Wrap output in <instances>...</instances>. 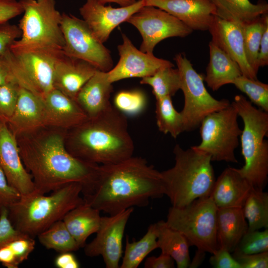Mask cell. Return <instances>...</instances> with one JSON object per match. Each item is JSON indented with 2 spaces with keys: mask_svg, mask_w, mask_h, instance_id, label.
Segmentation results:
<instances>
[{
  "mask_svg": "<svg viewBox=\"0 0 268 268\" xmlns=\"http://www.w3.org/2000/svg\"><path fill=\"white\" fill-rule=\"evenodd\" d=\"M164 195L161 172L140 157L99 165L94 185L84 201L110 215L134 206H147L150 199Z\"/></svg>",
  "mask_w": 268,
  "mask_h": 268,
  "instance_id": "7a4b0ae2",
  "label": "cell"
},
{
  "mask_svg": "<svg viewBox=\"0 0 268 268\" xmlns=\"http://www.w3.org/2000/svg\"><path fill=\"white\" fill-rule=\"evenodd\" d=\"M21 35V31L18 26L9 21L0 22V55L8 53L11 46Z\"/></svg>",
  "mask_w": 268,
  "mask_h": 268,
  "instance_id": "60d3db41",
  "label": "cell"
},
{
  "mask_svg": "<svg viewBox=\"0 0 268 268\" xmlns=\"http://www.w3.org/2000/svg\"><path fill=\"white\" fill-rule=\"evenodd\" d=\"M241 268H268V251L252 254L233 253Z\"/></svg>",
  "mask_w": 268,
  "mask_h": 268,
  "instance_id": "7bdbcfd3",
  "label": "cell"
},
{
  "mask_svg": "<svg viewBox=\"0 0 268 268\" xmlns=\"http://www.w3.org/2000/svg\"><path fill=\"white\" fill-rule=\"evenodd\" d=\"M114 103V107L125 115L135 116L145 108L146 98L141 91L123 90L116 94Z\"/></svg>",
  "mask_w": 268,
  "mask_h": 268,
  "instance_id": "74e56055",
  "label": "cell"
},
{
  "mask_svg": "<svg viewBox=\"0 0 268 268\" xmlns=\"http://www.w3.org/2000/svg\"><path fill=\"white\" fill-rule=\"evenodd\" d=\"M62 53L63 50L47 49L11 51L9 59L16 82L43 98L54 88L55 64Z\"/></svg>",
  "mask_w": 268,
  "mask_h": 268,
  "instance_id": "8fae6325",
  "label": "cell"
},
{
  "mask_svg": "<svg viewBox=\"0 0 268 268\" xmlns=\"http://www.w3.org/2000/svg\"><path fill=\"white\" fill-rule=\"evenodd\" d=\"M35 241L27 235L15 238L0 247V263L7 268H18L34 251Z\"/></svg>",
  "mask_w": 268,
  "mask_h": 268,
  "instance_id": "d590c367",
  "label": "cell"
},
{
  "mask_svg": "<svg viewBox=\"0 0 268 268\" xmlns=\"http://www.w3.org/2000/svg\"><path fill=\"white\" fill-rule=\"evenodd\" d=\"M145 6L159 8L182 21L193 30L206 31L215 15L209 0H143Z\"/></svg>",
  "mask_w": 268,
  "mask_h": 268,
  "instance_id": "d6986e66",
  "label": "cell"
},
{
  "mask_svg": "<svg viewBox=\"0 0 268 268\" xmlns=\"http://www.w3.org/2000/svg\"><path fill=\"white\" fill-rule=\"evenodd\" d=\"M24 235L17 230L11 223L8 217V209L2 210L0 212V247Z\"/></svg>",
  "mask_w": 268,
  "mask_h": 268,
  "instance_id": "ee69618b",
  "label": "cell"
},
{
  "mask_svg": "<svg viewBox=\"0 0 268 268\" xmlns=\"http://www.w3.org/2000/svg\"><path fill=\"white\" fill-rule=\"evenodd\" d=\"M10 52L0 55V86L11 81L17 82L11 66Z\"/></svg>",
  "mask_w": 268,
  "mask_h": 268,
  "instance_id": "7dc6e473",
  "label": "cell"
},
{
  "mask_svg": "<svg viewBox=\"0 0 268 268\" xmlns=\"http://www.w3.org/2000/svg\"><path fill=\"white\" fill-rule=\"evenodd\" d=\"M217 207L211 197L197 199L183 207L169 208L167 224L181 233L191 246L211 254L218 249L216 238Z\"/></svg>",
  "mask_w": 268,
  "mask_h": 268,
  "instance_id": "ba28073f",
  "label": "cell"
},
{
  "mask_svg": "<svg viewBox=\"0 0 268 268\" xmlns=\"http://www.w3.org/2000/svg\"><path fill=\"white\" fill-rule=\"evenodd\" d=\"M140 83L150 86L156 100L174 95L181 87V78L178 68H162L153 75L142 78Z\"/></svg>",
  "mask_w": 268,
  "mask_h": 268,
  "instance_id": "1f68e13d",
  "label": "cell"
},
{
  "mask_svg": "<svg viewBox=\"0 0 268 268\" xmlns=\"http://www.w3.org/2000/svg\"><path fill=\"white\" fill-rule=\"evenodd\" d=\"M61 29L65 42L64 54L85 61L102 71L108 72L113 67L110 51L83 19L63 13Z\"/></svg>",
  "mask_w": 268,
  "mask_h": 268,
  "instance_id": "7c38bea8",
  "label": "cell"
},
{
  "mask_svg": "<svg viewBox=\"0 0 268 268\" xmlns=\"http://www.w3.org/2000/svg\"><path fill=\"white\" fill-rule=\"evenodd\" d=\"M238 117L231 103L226 108L207 115L200 125L201 142L193 146L208 155L212 161L237 163L235 150L242 133Z\"/></svg>",
  "mask_w": 268,
  "mask_h": 268,
  "instance_id": "9c48e42d",
  "label": "cell"
},
{
  "mask_svg": "<svg viewBox=\"0 0 268 268\" xmlns=\"http://www.w3.org/2000/svg\"><path fill=\"white\" fill-rule=\"evenodd\" d=\"M37 237L39 242L44 247L59 253L72 252L80 249L63 220L55 222Z\"/></svg>",
  "mask_w": 268,
  "mask_h": 268,
  "instance_id": "d6a6232c",
  "label": "cell"
},
{
  "mask_svg": "<svg viewBox=\"0 0 268 268\" xmlns=\"http://www.w3.org/2000/svg\"><path fill=\"white\" fill-rule=\"evenodd\" d=\"M252 188L237 168L229 167L215 180L210 196L217 208H242Z\"/></svg>",
  "mask_w": 268,
  "mask_h": 268,
  "instance_id": "603a6c76",
  "label": "cell"
},
{
  "mask_svg": "<svg viewBox=\"0 0 268 268\" xmlns=\"http://www.w3.org/2000/svg\"><path fill=\"white\" fill-rule=\"evenodd\" d=\"M155 223L157 248L161 249V253L170 256L178 268H189L190 245L186 238L179 231L169 227L164 220Z\"/></svg>",
  "mask_w": 268,
  "mask_h": 268,
  "instance_id": "f1b7e54d",
  "label": "cell"
},
{
  "mask_svg": "<svg viewBox=\"0 0 268 268\" xmlns=\"http://www.w3.org/2000/svg\"><path fill=\"white\" fill-rule=\"evenodd\" d=\"M45 107V127L69 130L88 119L76 102L53 88L43 98Z\"/></svg>",
  "mask_w": 268,
  "mask_h": 268,
  "instance_id": "7402d4cb",
  "label": "cell"
},
{
  "mask_svg": "<svg viewBox=\"0 0 268 268\" xmlns=\"http://www.w3.org/2000/svg\"><path fill=\"white\" fill-rule=\"evenodd\" d=\"M0 167L8 182L21 196L33 192L34 185L31 175L22 161L16 136L6 123L0 121Z\"/></svg>",
  "mask_w": 268,
  "mask_h": 268,
  "instance_id": "e0dca14e",
  "label": "cell"
},
{
  "mask_svg": "<svg viewBox=\"0 0 268 268\" xmlns=\"http://www.w3.org/2000/svg\"><path fill=\"white\" fill-rule=\"evenodd\" d=\"M155 114L157 126L161 132L169 134L176 138L184 132L182 115L174 107L171 97L156 100Z\"/></svg>",
  "mask_w": 268,
  "mask_h": 268,
  "instance_id": "e575fe53",
  "label": "cell"
},
{
  "mask_svg": "<svg viewBox=\"0 0 268 268\" xmlns=\"http://www.w3.org/2000/svg\"><path fill=\"white\" fill-rule=\"evenodd\" d=\"M112 91L107 72L97 69L80 89L75 101L88 118H94L112 106L110 102Z\"/></svg>",
  "mask_w": 268,
  "mask_h": 268,
  "instance_id": "cb8c5ba5",
  "label": "cell"
},
{
  "mask_svg": "<svg viewBox=\"0 0 268 268\" xmlns=\"http://www.w3.org/2000/svg\"><path fill=\"white\" fill-rule=\"evenodd\" d=\"M19 1L23 9L18 25L21 35L10 50H63L65 42L61 29L62 13L56 8L55 0Z\"/></svg>",
  "mask_w": 268,
  "mask_h": 268,
  "instance_id": "52a82bcc",
  "label": "cell"
},
{
  "mask_svg": "<svg viewBox=\"0 0 268 268\" xmlns=\"http://www.w3.org/2000/svg\"><path fill=\"white\" fill-rule=\"evenodd\" d=\"M20 87L15 81L0 86V121L7 123L12 116L17 102Z\"/></svg>",
  "mask_w": 268,
  "mask_h": 268,
  "instance_id": "ab89813d",
  "label": "cell"
},
{
  "mask_svg": "<svg viewBox=\"0 0 268 268\" xmlns=\"http://www.w3.org/2000/svg\"><path fill=\"white\" fill-rule=\"evenodd\" d=\"M205 252L197 250L195 256L191 263H190L189 268H197L203 261L205 257Z\"/></svg>",
  "mask_w": 268,
  "mask_h": 268,
  "instance_id": "816d5d0a",
  "label": "cell"
},
{
  "mask_svg": "<svg viewBox=\"0 0 268 268\" xmlns=\"http://www.w3.org/2000/svg\"><path fill=\"white\" fill-rule=\"evenodd\" d=\"M145 268H173L174 261L169 255L161 253L158 257H148L144 263Z\"/></svg>",
  "mask_w": 268,
  "mask_h": 268,
  "instance_id": "c3c4849f",
  "label": "cell"
},
{
  "mask_svg": "<svg viewBox=\"0 0 268 268\" xmlns=\"http://www.w3.org/2000/svg\"><path fill=\"white\" fill-rule=\"evenodd\" d=\"M140 33L142 41L139 50L153 54L156 45L170 37H185L193 31L168 12L152 6H144L127 21Z\"/></svg>",
  "mask_w": 268,
  "mask_h": 268,
  "instance_id": "4fadbf2b",
  "label": "cell"
},
{
  "mask_svg": "<svg viewBox=\"0 0 268 268\" xmlns=\"http://www.w3.org/2000/svg\"><path fill=\"white\" fill-rule=\"evenodd\" d=\"M268 251V230L247 231L233 253L252 254Z\"/></svg>",
  "mask_w": 268,
  "mask_h": 268,
  "instance_id": "f35d334b",
  "label": "cell"
},
{
  "mask_svg": "<svg viewBox=\"0 0 268 268\" xmlns=\"http://www.w3.org/2000/svg\"><path fill=\"white\" fill-rule=\"evenodd\" d=\"M97 69L89 63L63 53L55 64L54 88L75 100L76 96Z\"/></svg>",
  "mask_w": 268,
  "mask_h": 268,
  "instance_id": "44dd1931",
  "label": "cell"
},
{
  "mask_svg": "<svg viewBox=\"0 0 268 268\" xmlns=\"http://www.w3.org/2000/svg\"><path fill=\"white\" fill-rule=\"evenodd\" d=\"M21 195L8 182L6 176L0 167V212L8 209L19 200Z\"/></svg>",
  "mask_w": 268,
  "mask_h": 268,
  "instance_id": "b9f144b4",
  "label": "cell"
},
{
  "mask_svg": "<svg viewBox=\"0 0 268 268\" xmlns=\"http://www.w3.org/2000/svg\"><path fill=\"white\" fill-rule=\"evenodd\" d=\"M122 36L123 42L118 46L119 62L107 72L108 79L112 83L128 78H142L153 75L162 68L174 67V65L168 60L138 50L126 34L122 33Z\"/></svg>",
  "mask_w": 268,
  "mask_h": 268,
  "instance_id": "9a60e30c",
  "label": "cell"
},
{
  "mask_svg": "<svg viewBox=\"0 0 268 268\" xmlns=\"http://www.w3.org/2000/svg\"><path fill=\"white\" fill-rule=\"evenodd\" d=\"M82 191V185L76 182L67 184L49 195L34 191L21 196L8 208V219L17 230L34 238L83 203Z\"/></svg>",
  "mask_w": 268,
  "mask_h": 268,
  "instance_id": "277c9868",
  "label": "cell"
},
{
  "mask_svg": "<svg viewBox=\"0 0 268 268\" xmlns=\"http://www.w3.org/2000/svg\"><path fill=\"white\" fill-rule=\"evenodd\" d=\"M23 12L22 6L17 0H0V22L9 21Z\"/></svg>",
  "mask_w": 268,
  "mask_h": 268,
  "instance_id": "bcb514c9",
  "label": "cell"
},
{
  "mask_svg": "<svg viewBox=\"0 0 268 268\" xmlns=\"http://www.w3.org/2000/svg\"><path fill=\"white\" fill-rule=\"evenodd\" d=\"M235 87L244 93L260 109L268 112V84L257 79H253L241 75L232 82Z\"/></svg>",
  "mask_w": 268,
  "mask_h": 268,
  "instance_id": "8d00e7d4",
  "label": "cell"
},
{
  "mask_svg": "<svg viewBox=\"0 0 268 268\" xmlns=\"http://www.w3.org/2000/svg\"><path fill=\"white\" fill-rule=\"evenodd\" d=\"M6 124L16 137L44 127L43 99L20 86L14 111Z\"/></svg>",
  "mask_w": 268,
  "mask_h": 268,
  "instance_id": "ffe728a7",
  "label": "cell"
},
{
  "mask_svg": "<svg viewBox=\"0 0 268 268\" xmlns=\"http://www.w3.org/2000/svg\"><path fill=\"white\" fill-rule=\"evenodd\" d=\"M231 104L244 123L240 138L245 164L237 170L253 188L263 190L268 179V113L242 95Z\"/></svg>",
  "mask_w": 268,
  "mask_h": 268,
  "instance_id": "8992f818",
  "label": "cell"
},
{
  "mask_svg": "<svg viewBox=\"0 0 268 268\" xmlns=\"http://www.w3.org/2000/svg\"><path fill=\"white\" fill-rule=\"evenodd\" d=\"M156 223L149 225L146 233L139 240L130 242L127 237L121 268H137L146 257L158 248Z\"/></svg>",
  "mask_w": 268,
  "mask_h": 268,
  "instance_id": "f546056e",
  "label": "cell"
},
{
  "mask_svg": "<svg viewBox=\"0 0 268 268\" xmlns=\"http://www.w3.org/2000/svg\"><path fill=\"white\" fill-rule=\"evenodd\" d=\"M215 9V15L225 20L241 24L251 22L268 13V3H257L249 0H209Z\"/></svg>",
  "mask_w": 268,
  "mask_h": 268,
  "instance_id": "83f0119b",
  "label": "cell"
},
{
  "mask_svg": "<svg viewBox=\"0 0 268 268\" xmlns=\"http://www.w3.org/2000/svg\"><path fill=\"white\" fill-rule=\"evenodd\" d=\"M268 65V24L266 25L261 41L258 54L259 67Z\"/></svg>",
  "mask_w": 268,
  "mask_h": 268,
  "instance_id": "f907efd6",
  "label": "cell"
},
{
  "mask_svg": "<svg viewBox=\"0 0 268 268\" xmlns=\"http://www.w3.org/2000/svg\"><path fill=\"white\" fill-rule=\"evenodd\" d=\"M97 1L104 3H116L121 6H127L131 5L137 0H97Z\"/></svg>",
  "mask_w": 268,
  "mask_h": 268,
  "instance_id": "f5cc1de1",
  "label": "cell"
},
{
  "mask_svg": "<svg viewBox=\"0 0 268 268\" xmlns=\"http://www.w3.org/2000/svg\"><path fill=\"white\" fill-rule=\"evenodd\" d=\"M54 264L58 268H78L79 264L71 252L59 253L56 257Z\"/></svg>",
  "mask_w": 268,
  "mask_h": 268,
  "instance_id": "681fc988",
  "label": "cell"
},
{
  "mask_svg": "<svg viewBox=\"0 0 268 268\" xmlns=\"http://www.w3.org/2000/svg\"><path fill=\"white\" fill-rule=\"evenodd\" d=\"M145 6L143 0H137L127 6L113 7L97 0H86L79 8L82 19L96 37L103 43L109 38L111 32L134 13Z\"/></svg>",
  "mask_w": 268,
  "mask_h": 268,
  "instance_id": "2e32d148",
  "label": "cell"
},
{
  "mask_svg": "<svg viewBox=\"0 0 268 268\" xmlns=\"http://www.w3.org/2000/svg\"><path fill=\"white\" fill-rule=\"evenodd\" d=\"M212 255L209 262L214 268H241L240 264L230 252L225 249L219 248Z\"/></svg>",
  "mask_w": 268,
  "mask_h": 268,
  "instance_id": "f6af8a7d",
  "label": "cell"
},
{
  "mask_svg": "<svg viewBox=\"0 0 268 268\" xmlns=\"http://www.w3.org/2000/svg\"><path fill=\"white\" fill-rule=\"evenodd\" d=\"M248 230V222L242 208H217L216 238L218 249L233 252Z\"/></svg>",
  "mask_w": 268,
  "mask_h": 268,
  "instance_id": "d4e9b609",
  "label": "cell"
},
{
  "mask_svg": "<svg viewBox=\"0 0 268 268\" xmlns=\"http://www.w3.org/2000/svg\"><path fill=\"white\" fill-rule=\"evenodd\" d=\"M134 208L109 216H101L95 238L84 247L85 255L101 256L107 268H119L123 254V239L127 223Z\"/></svg>",
  "mask_w": 268,
  "mask_h": 268,
  "instance_id": "5bb4252c",
  "label": "cell"
},
{
  "mask_svg": "<svg viewBox=\"0 0 268 268\" xmlns=\"http://www.w3.org/2000/svg\"><path fill=\"white\" fill-rule=\"evenodd\" d=\"M208 47L209 61L204 80L212 91H217L242 74L238 64L211 41Z\"/></svg>",
  "mask_w": 268,
  "mask_h": 268,
  "instance_id": "484cf974",
  "label": "cell"
},
{
  "mask_svg": "<svg viewBox=\"0 0 268 268\" xmlns=\"http://www.w3.org/2000/svg\"><path fill=\"white\" fill-rule=\"evenodd\" d=\"M100 211L85 202L72 208L63 218L66 227L79 248L84 247L89 236L100 226Z\"/></svg>",
  "mask_w": 268,
  "mask_h": 268,
  "instance_id": "4316f807",
  "label": "cell"
},
{
  "mask_svg": "<svg viewBox=\"0 0 268 268\" xmlns=\"http://www.w3.org/2000/svg\"><path fill=\"white\" fill-rule=\"evenodd\" d=\"M268 24V13L251 22L242 24L246 59L257 74L260 68L258 65V54L261 41L265 28Z\"/></svg>",
  "mask_w": 268,
  "mask_h": 268,
  "instance_id": "836d02e7",
  "label": "cell"
},
{
  "mask_svg": "<svg viewBox=\"0 0 268 268\" xmlns=\"http://www.w3.org/2000/svg\"><path fill=\"white\" fill-rule=\"evenodd\" d=\"M248 231L268 228V194L252 188L242 207Z\"/></svg>",
  "mask_w": 268,
  "mask_h": 268,
  "instance_id": "4dcf8cb0",
  "label": "cell"
},
{
  "mask_svg": "<svg viewBox=\"0 0 268 268\" xmlns=\"http://www.w3.org/2000/svg\"><path fill=\"white\" fill-rule=\"evenodd\" d=\"M66 145L74 156L98 165L120 162L134 151L126 116L113 106L68 130Z\"/></svg>",
  "mask_w": 268,
  "mask_h": 268,
  "instance_id": "3957f363",
  "label": "cell"
},
{
  "mask_svg": "<svg viewBox=\"0 0 268 268\" xmlns=\"http://www.w3.org/2000/svg\"><path fill=\"white\" fill-rule=\"evenodd\" d=\"M67 131L44 127L16 137L22 161L32 176L36 192L46 194L73 182L82 185L83 196L91 190L99 165L81 160L68 151Z\"/></svg>",
  "mask_w": 268,
  "mask_h": 268,
  "instance_id": "6da1fadb",
  "label": "cell"
},
{
  "mask_svg": "<svg viewBox=\"0 0 268 268\" xmlns=\"http://www.w3.org/2000/svg\"><path fill=\"white\" fill-rule=\"evenodd\" d=\"M175 164L161 172L164 195L172 206L181 207L209 196L215 177L210 157L193 146L184 149L176 144Z\"/></svg>",
  "mask_w": 268,
  "mask_h": 268,
  "instance_id": "5b68a950",
  "label": "cell"
},
{
  "mask_svg": "<svg viewBox=\"0 0 268 268\" xmlns=\"http://www.w3.org/2000/svg\"><path fill=\"white\" fill-rule=\"evenodd\" d=\"M208 31L212 37L211 41L238 64L243 75L258 79L246 59L242 24L215 15Z\"/></svg>",
  "mask_w": 268,
  "mask_h": 268,
  "instance_id": "ac0fdd59",
  "label": "cell"
},
{
  "mask_svg": "<svg viewBox=\"0 0 268 268\" xmlns=\"http://www.w3.org/2000/svg\"><path fill=\"white\" fill-rule=\"evenodd\" d=\"M174 60L180 74L181 89L184 96V107L180 112L184 132H190L200 127L206 116L226 108L230 103L225 99H216L209 93L203 77L194 68L184 54H177Z\"/></svg>",
  "mask_w": 268,
  "mask_h": 268,
  "instance_id": "30bf717a",
  "label": "cell"
}]
</instances>
